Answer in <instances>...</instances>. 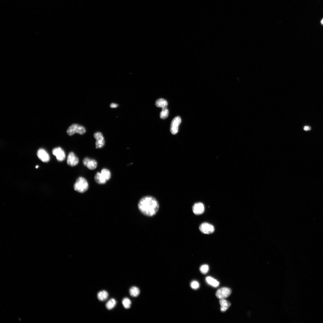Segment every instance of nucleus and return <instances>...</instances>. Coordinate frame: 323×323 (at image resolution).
Returning <instances> with one entry per match:
<instances>
[{
	"mask_svg": "<svg viewBox=\"0 0 323 323\" xmlns=\"http://www.w3.org/2000/svg\"><path fill=\"white\" fill-rule=\"evenodd\" d=\"M138 207L139 211L145 215L152 217L158 212L159 205L157 200L151 196L142 197L139 200Z\"/></svg>",
	"mask_w": 323,
	"mask_h": 323,
	"instance_id": "f257e3e1",
	"label": "nucleus"
},
{
	"mask_svg": "<svg viewBox=\"0 0 323 323\" xmlns=\"http://www.w3.org/2000/svg\"><path fill=\"white\" fill-rule=\"evenodd\" d=\"M89 184L86 180L82 177H79L74 184L75 191L80 193H83L87 191Z\"/></svg>",
	"mask_w": 323,
	"mask_h": 323,
	"instance_id": "f03ea898",
	"label": "nucleus"
},
{
	"mask_svg": "<svg viewBox=\"0 0 323 323\" xmlns=\"http://www.w3.org/2000/svg\"><path fill=\"white\" fill-rule=\"evenodd\" d=\"M86 132V129L83 126L74 124L69 127L67 130V133L68 135L71 136L75 133L82 135L84 134Z\"/></svg>",
	"mask_w": 323,
	"mask_h": 323,
	"instance_id": "7ed1b4c3",
	"label": "nucleus"
},
{
	"mask_svg": "<svg viewBox=\"0 0 323 323\" xmlns=\"http://www.w3.org/2000/svg\"><path fill=\"white\" fill-rule=\"evenodd\" d=\"M231 293V290L228 288L223 287L218 289L216 291V295L220 299H225L228 297Z\"/></svg>",
	"mask_w": 323,
	"mask_h": 323,
	"instance_id": "20e7f679",
	"label": "nucleus"
},
{
	"mask_svg": "<svg viewBox=\"0 0 323 323\" xmlns=\"http://www.w3.org/2000/svg\"><path fill=\"white\" fill-rule=\"evenodd\" d=\"M181 121V119L179 116H176L172 120L170 124V129L172 134L175 135L177 133Z\"/></svg>",
	"mask_w": 323,
	"mask_h": 323,
	"instance_id": "39448f33",
	"label": "nucleus"
},
{
	"mask_svg": "<svg viewBox=\"0 0 323 323\" xmlns=\"http://www.w3.org/2000/svg\"><path fill=\"white\" fill-rule=\"evenodd\" d=\"M52 154L56 157L57 160L60 162L63 161L65 158V154L64 150L60 147L54 148L52 151Z\"/></svg>",
	"mask_w": 323,
	"mask_h": 323,
	"instance_id": "423d86ee",
	"label": "nucleus"
},
{
	"mask_svg": "<svg viewBox=\"0 0 323 323\" xmlns=\"http://www.w3.org/2000/svg\"><path fill=\"white\" fill-rule=\"evenodd\" d=\"M94 136L96 140V148H100L103 147L105 145V142L102 133L100 132H96L94 134Z\"/></svg>",
	"mask_w": 323,
	"mask_h": 323,
	"instance_id": "0eeeda50",
	"label": "nucleus"
},
{
	"mask_svg": "<svg viewBox=\"0 0 323 323\" xmlns=\"http://www.w3.org/2000/svg\"><path fill=\"white\" fill-rule=\"evenodd\" d=\"M199 229L202 232L207 234H211L214 231V226L207 223H204L201 224L199 227Z\"/></svg>",
	"mask_w": 323,
	"mask_h": 323,
	"instance_id": "6e6552de",
	"label": "nucleus"
},
{
	"mask_svg": "<svg viewBox=\"0 0 323 323\" xmlns=\"http://www.w3.org/2000/svg\"><path fill=\"white\" fill-rule=\"evenodd\" d=\"M83 163L84 166L91 170L95 169L97 165V162L95 160L88 158H85L83 161Z\"/></svg>",
	"mask_w": 323,
	"mask_h": 323,
	"instance_id": "1a4fd4ad",
	"label": "nucleus"
},
{
	"mask_svg": "<svg viewBox=\"0 0 323 323\" xmlns=\"http://www.w3.org/2000/svg\"><path fill=\"white\" fill-rule=\"evenodd\" d=\"M67 162V164L71 166H74L78 163L79 159L78 157L73 152H70L68 156Z\"/></svg>",
	"mask_w": 323,
	"mask_h": 323,
	"instance_id": "9d476101",
	"label": "nucleus"
},
{
	"mask_svg": "<svg viewBox=\"0 0 323 323\" xmlns=\"http://www.w3.org/2000/svg\"><path fill=\"white\" fill-rule=\"evenodd\" d=\"M37 155L38 158L43 162H48L50 160L49 155L46 151L43 149H40L38 150Z\"/></svg>",
	"mask_w": 323,
	"mask_h": 323,
	"instance_id": "9b49d317",
	"label": "nucleus"
},
{
	"mask_svg": "<svg viewBox=\"0 0 323 323\" xmlns=\"http://www.w3.org/2000/svg\"><path fill=\"white\" fill-rule=\"evenodd\" d=\"M204 209V205L201 202L195 203L192 207L193 212L196 215H200L203 213Z\"/></svg>",
	"mask_w": 323,
	"mask_h": 323,
	"instance_id": "f8f14e48",
	"label": "nucleus"
},
{
	"mask_svg": "<svg viewBox=\"0 0 323 323\" xmlns=\"http://www.w3.org/2000/svg\"><path fill=\"white\" fill-rule=\"evenodd\" d=\"M219 302L221 305L220 310L222 312H226L231 305L230 303L225 299H220Z\"/></svg>",
	"mask_w": 323,
	"mask_h": 323,
	"instance_id": "ddd939ff",
	"label": "nucleus"
},
{
	"mask_svg": "<svg viewBox=\"0 0 323 323\" xmlns=\"http://www.w3.org/2000/svg\"><path fill=\"white\" fill-rule=\"evenodd\" d=\"M167 101L162 98L159 99L156 102L155 105L158 107L161 108L162 109L167 108Z\"/></svg>",
	"mask_w": 323,
	"mask_h": 323,
	"instance_id": "4468645a",
	"label": "nucleus"
},
{
	"mask_svg": "<svg viewBox=\"0 0 323 323\" xmlns=\"http://www.w3.org/2000/svg\"><path fill=\"white\" fill-rule=\"evenodd\" d=\"M95 182L99 184H103L106 183V181L100 172H97L95 176Z\"/></svg>",
	"mask_w": 323,
	"mask_h": 323,
	"instance_id": "2eb2a0df",
	"label": "nucleus"
},
{
	"mask_svg": "<svg viewBox=\"0 0 323 323\" xmlns=\"http://www.w3.org/2000/svg\"><path fill=\"white\" fill-rule=\"evenodd\" d=\"M108 296V292L105 290H102L99 292L97 294L98 299L102 301L106 300Z\"/></svg>",
	"mask_w": 323,
	"mask_h": 323,
	"instance_id": "dca6fc26",
	"label": "nucleus"
},
{
	"mask_svg": "<svg viewBox=\"0 0 323 323\" xmlns=\"http://www.w3.org/2000/svg\"><path fill=\"white\" fill-rule=\"evenodd\" d=\"M206 280L209 284L214 287H218L219 284L218 281L210 276L206 277Z\"/></svg>",
	"mask_w": 323,
	"mask_h": 323,
	"instance_id": "f3484780",
	"label": "nucleus"
},
{
	"mask_svg": "<svg viewBox=\"0 0 323 323\" xmlns=\"http://www.w3.org/2000/svg\"><path fill=\"white\" fill-rule=\"evenodd\" d=\"M101 174L104 178L106 181H108L111 178V173L110 171L106 168L103 169L101 171Z\"/></svg>",
	"mask_w": 323,
	"mask_h": 323,
	"instance_id": "a211bd4d",
	"label": "nucleus"
},
{
	"mask_svg": "<svg viewBox=\"0 0 323 323\" xmlns=\"http://www.w3.org/2000/svg\"><path fill=\"white\" fill-rule=\"evenodd\" d=\"M140 291L139 288L136 287H132L129 289V293L131 296L133 297L138 296L140 294Z\"/></svg>",
	"mask_w": 323,
	"mask_h": 323,
	"instance_id": "6ab92c4d",
	"label": "nucleus"
},
{
	"mask_svg": "<svg viewBox=\"0 0 323 323\" xmlns=\"http://www.w3.org/2000/svg\"><path fill=\"white\" fill-rule=\"evenodd\" d=\"M116 302L115 299L111 298L109 300L106 304V308L109 310L113 309L115 306Z\"/></svg>",
	"mask_w": 323,
	"mask_h": 323,
	"instance_id": "aec40b11",
	"label": "nucleus"
},
{
	"mask_svg": "<svg viewBox=\"0 0 323 323\" xmlns=\"http://www.w3.org/2000/svg\"><path fill=\"white\" fill-rule=\"evenodd\" d=\"M122 304L124 307L126 309H128L131 306V302L128 298H125L122 301Z\"/></svg>",
	"mask_w": 323,
	"mask_h": 323,
	"instance_id": "412c9836",
	"label": "nucleus"
},
{
	"mask_svg": "<svg viewBox=\"0 0 323 323\" xmlns=\"http://www.w3.org/2000/svg\"><path fill=\"white\" fill-rule=\"evenodd\" d=\"M169 111L167 108L162 109L160 114V118L162 119H165L168 116Z\"/></svg>",
	"mask_w": 323,
	"mask_h": 323,
	"instance_id": "4be33fe9",
	"label": "nucleus"
},
{
	"mask_svg": "<svg viewBox=\"0 0 323 323\" xmlns=\"http://www.w3.org/2000/svg\"><path fill=\"white\" fill-rule=\"evenodd\" d=\"M209 266L207 264H204L202 265L200 267V271L203 274H205L207 273L209 270Z\"/></svg>",
	"mask_w": 323,
	"mask_h": 323,
	"instance_id": "5701e85b",
	"label": "nucleus"
},
{
	"mask_svg": "<svg viewBox=\"0 0 323 323\" xmlns=\"http://www.w3.org/2000/svg\"><path fill=\"white\" fill-rule=\"evenodd\" d=\"M191 287L193 289L196 290L199 287V283L196 281H194L191 283Z\"/></svg>",
	"mask_w": 323,
	"mask_h": 323,
	"instance_id": "b1692460",
	"label": "nucleus"
},
{
	"mask_svg": "<svg viewBox=\"0 0 323 323\" xmlns=\"http://www.w3.org/2000/svg\"><path fill=\"white\" fill-rule=\"evenodd\" d=\"M118 105L116 103H112L110 105V107L112 108H115L117 107Z\"/></svg>",
	"mask_w": 323,
	"mask_h": 323,
	"instance_id": "393cba45",
	"label": "nucleus"
},
{
	"mask_svg": "<svg viewBox=\"0 0 323 323\" xmlns=\"http://www.w3.org/2000/svg\"><path fill=\"white\" fill-rule=\"evenodd\" d=\"M311 129V127L309 126H306L304 127V129L305 131H307L310 130Z\"/></svg>",
	"mask_w": 323,
	"mask_h": 323,
	"instance_id": "a878e982",
	"label": "nucleus"
},
{
	"mask_svg": "<svg viewBox=\"0 0 323 323\" xmlns=\"http://www.w3.org/2000/svg\"><path fill=\"white\" fill-rule=\"evenodd\" d=\"M321 23H322V24H323V19H322V20H321Z\"/></svg>",
	"mask_w": 323,
	"mask_h": 323,
	"instance_id": "bb28decb",
	"label": "nucleus"
},
{
	"mask_svg": "<svg viewBox=\"0 0 323 323\" xmlns=\"http://www.w3.org/2000/svg\"><path fill=\"white\" fill-rule=\"evenodd\" d=\"M39 167V166L37 165L36 166V168H37Z\"/></svg>",
	"mask_w": 323,
	"mask_h": 323,
	"instance_id": "cd10ccee",
	"label": "nucleus"
}]
</instances>
